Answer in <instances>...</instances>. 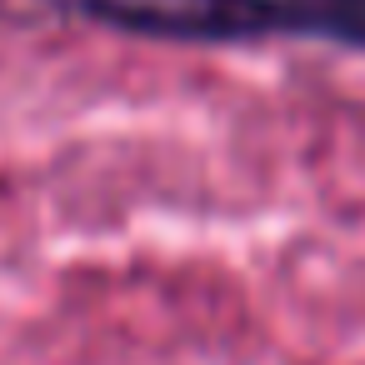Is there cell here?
<instances>
[{"mask_svg": "<svg viewBox=\"0 0 365 365\" xmlns=\"http://www.w3.org/2000/svg\"><path fill=\"white\" fill-rule=\"evenodd\" d=\"M41 6L110 31L185 41V46H235V41L290 36L285 0H41Z\"/></svg>", "mask_w": 365, "mask_h": 365, "instance_id": "cell-1", "label": "cell"}, {"mask_svg": "<svg viewBox=\"0 0 365 365\" xmlns=\"http://www.w3.org/2000/svg\"><path fill=\"white\" fill-rule=\"evenodd\" d=\"M290 36L365 51V0H285Z\"/></svg>", "mask_w": 365, "mask_h": 365, "instance_id": "cell-2", "label": "cell"}]
</instances>
